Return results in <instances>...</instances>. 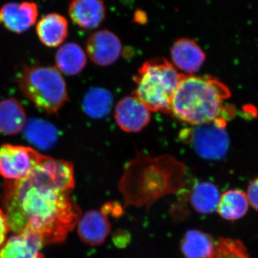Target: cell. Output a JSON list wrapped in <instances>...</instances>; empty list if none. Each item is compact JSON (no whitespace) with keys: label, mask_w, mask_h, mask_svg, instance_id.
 <instances>
[{"label":"cell","mask_w":258,"mask_h":258,"mask_svg":"<svg viewBox=\"0 0 258 258\" xmlns=\"http://www.w3.org/2000/svg\"><path fill=\"white\" fill-rule=\"evenodd\" d=\"M74 187L72 163L48 157L25 177L7 180L1 199L10 230L35 232L47 243L62 242L81 217L71 196Z\"/></svg>","instance_id":"6da1fadb"},{"label":"cell","mask_w":258,"mask_h":258,"mask_svg":"<svg viewBox=\"0 0 258 258\" xmlns=\"http://www.w3.org/2000/svg\"><path fill=\"white\" fill-rule=\"evenodd\" d=\"M230 96L228 87L214 76L185 75L173 99L171 114L191 125L217 123L226 126L235 114V108L226 105Z\"/></svg>","instance_id":"7a4b0ae2"},{"label":"cell","mask_w":258,"mask_h":258,"mask_svg":"<svg viewBox=\"0 0 258 258\" xmlns=\"http://www.w3.org/2000/svg\"><path fill=\"white\" fill-rule=\"evenodd\" d=\"M166 157L158 159H146L142 161L144 168L139 167L143 171L141 173L130 166L138 173L128 170L125 171L123 179L120 182V191L123 194L125 205H134L141 207L151 205L158 198L167 194L176 193L182 186L181 177L184 171L176 172L161 171L167 160Z\"/></svg>","instance_id":"3957f363"},{"label":"cell","mask_w":258,"mask_h":258,"mask_svg":"<svg viewBox=\"0 0 258 258\" xmlns=\"http://www.w3.org/2000/svg\"><path fill=\"white\" fill-rule=\"evenodd\" d=\"M184 76L164 57L150 59L134 76L137 88L132 96L150 111L171 114L173 99Z\"/></svg>","instance_id":"277c9868"},{"label":"cell","mask_w":258,"mask_h":258,"mask_svg":"<svg viewBox=\"0 0 258 258\" xmlns=\"http://www.w3.org/2000/svg\"><path fill=\"white\" fill-rule=\"evenodd\" d=\"M22 93L37 108L55 114L69 99L60 71L51 66H25L18 78Z\"/></svg>","instance_id":"5b68a950"},{"label":"cell","mask_w":258,"mask_h":258,"mask_svg":"<svg viewBox=\"0 0 258 258\" xmlns=\"http://www.w3.org/2000/svg\"><path fill=\"white\" fill-rule=\"evenodd\" d=\"M181 131L179 138L189 144L200 157L208 160L222 159L230 146L225 125L217 123L191 125Z\"/></svg>","instance_id":"8992f818"},{"label":"cell","mask_w":258,"mask_h":258,"mask_svg":"<svg viewBox=\"0 0 258 258\" xmlns=\"http://www.w3.org/2000/svg\"><path fill=\"white\" fill-rule=\"evenodd\" d=\"M45 157L30 147L4 144L0 147V175L9 181L22 179Z\"/></svg>","instance_id":"52a82bcc"},{"label":"cell","mask_w":258,"mask_h":258,"mask_svg":"<svg viewBox=\"0 0 258 258\" xmlns=\"http://www.w3.org/2000/svg\"><path fill=\"white\" fill-rule=\"evenodd\" d=\"M38 15L34 2L6 3L0 8V25L13 33L22 34L36 23Z\"/></svg>","instance_id":"ba28073f"},{"label":"cell","mask_w":258,"mask_h":258,"mask_svg":"<svg viewBox=\"0 0 258 258\" xmlns=\"http://www.w3.org/2000/svg\"><path fill=\"white\" fill-rule=\"evenodd\" d=\"M86 50L90 59L95 64L108 66L115 63L119 58L122 44L113 32L98 30L88 37Z\"/></svg>","instance_id":"9c48e42d"},{"label":"cell","mask_w":258,"mask_h":258,"mask_svg":"<svg viewBox=\"0 0 258 258\" xmlns=\"http://www.w3.org/2000/svg\"><path fill=\"white\" fill-rule=\"evenodd\" d=\"M114 117L123 132L137 133L150 122L151 111L136 97L126 96L117 103Z\"/></svg>","instance_id":"30bf717a"},{"label":"cell","mask_w":258,"mask_h":258,"mask_svg":"<svg viewBox=\"0 0 258 258\" xmlns=\"http://www.w3.org/2000/svg\"><path fill=\"white\" fill-rule=\"evenodd\" d=\"M70 18L83 30H93L104 20L106 8L103 0H71L69 5Z\"/></svg>","instance_id":"8fae6325"},{"label":"cell","mask_w":258,"mask_h":258,"mask_svg":"<svg viewBox=\"0 0 258 258\" xmlns=\"http://www.w3.org/2000/svg\"><path fill=\"white\" fill-rule=\"evenodd\" d=\"M171 57L176 69L192 75L203 66L206 55L192 39L182 37L176 40L171 47Z\"/></svg>","instance_id":"7c38bea8"},{"label":"cell","mask_w":258,"mask_h":258,"mask_svg":"<svg viewBox=\"0 0 258 258\" xmlns=\"http://www.w3.org/2000/svg\"><path fill=\"white\" fill-rule=\"evenodd\" d=\"M78 234L85 243L99 246L106 241L111 230L108 217L101 210L86 212L78 222Z\"/></svg>","instance_id":"4fadbf2b"},{"label":"cell","mask_w":258,"mask_h":258,"mask_svg":"<svg viewBox=\"0 0 258 258\" xmlns=\"http://www.w3.org/2000/svg\"><path fill=\"white\" fill-rule=\"evenodd\" d=\"M44 243L37 234L25 231L5 242L0 249V258H45L41 252Z\"/></svg>","instance_id":"5bb4252c"},{"label":"cell","mask_w":258,"mask_h":258,"mask_svg":"<svg viewBox=\"0 0 258 258\" xmlns=\"http://www.w3.org/2000/svg\"><path fill=\"white\" fill-rule=\"evenodd\" d=\"M69 22L56 13H48L37 23L36 32L40 41L48 47H57L69 36Z\"/></svg>","instance_id":"9a60e30c"},{"label":"cell","mask_w":258,"mask_h":258,"mask_svg":"<svg viewBox=\"0 0 258 258\" xmlns=\"http://www.w3.org/2000/svg\"><path fill=\"white\" fill-rule=\"evenodd\" d=\"M26 113L22 103L10 98L0 102V132L6 135L20 133L26 125Z\"/></svg>","instance_id":"2e32d148"},{"label":"cell","mask_w":258,"mask_h":258,"mask_svg":"<svg viewBox=\"0 0 258 258\" xmlns=\"http://www.w3.org/2000/svg\"><path fill=\"white\" fill-rule=\"evenodd\" d=\"M86 63V53L81 46L75 42L64 44L56 52V69L61 74L76 76L84 69Z\"/></svg>","instance_id":"e0dca14e"},{"label":"cell","mask_w":258,"mask_h":258,"mask_svg":"<svg viewBox=\"0 0 258 258\" xmlns=\"http://www.w3.org/2000/svg\"><path fill=\"white\" fill-rule=\"evenodd\" d=\"M220 193L215 184L208 181L196 183L189 192V203L194 210L202 215H209L217 210Z\"/></svg>","instance_id":"ac0fdd59"},{"label":"cell","mask_w":258,"mask_h":258,"mask_svg":"<svg viewBox=\"0 0 258 258\" xmlns=\"http://www.w3.org/2000/svg\"><path fill=\"white\" fill-rule=\"evenodd\" d=\"M215 245L211 236L203 231L193 229L185 232L180 249L185 258H208Z\"/></svg>","instance_id":"d6986e66"},{"label":"cell","mask_w":258,"mask_h":258,"mask_svg":"<svg viewBox=\"0 0 258 258\" xmlns=\"http://www.w3.org/2000/svg\"><path fill=\"white\" fill-rule=\"evenodd\" d=\"M247 195L240 190L232 189L225 191L220 197L219 214L227 220H235L244 216L248 210Z\"/></svg>","instance_id":"ffe728a7"},{"label":"cell","mask_w":258,"mask_h":258,"mask_svg":"<svg viewBox=\"0 0 258 258\" xmlns=\"http://www.w3.org/2000/svg\"><path fill=\"white\" fill-rule=\"evenodd\" d=\"M113 104V96L109 91L101 88H92L86 93L83 106L91 118L101 119L108 115Z\"/></svg>","instance_id":"44dd1931"},{"label":"cell","mask_w":258,"mask_h":258,"mask_svg":"<svg viewBox=\"0 0 258 258\" xmlns=\"http://www.w3.org/2000/svg\"><path fill=\"white\" fill-rule=\"evenodd\" d=\"M27 138L41 148H48L57 139L56 129L50 123L41 120H31L25 131Z\"/></svg>","instance_id":"7402d4cb"},{"label":"cell","mask_w":258,"mask_h":258,"mask_svg":"<svg viewBox=\"0 0 258 258\" xmlns=\"http://www.w3.org/2000/svg\"><path fill=\"white\" fill-rule=\"evenodd\" d=\"M208 258H249L243 246L237 241L221 239L214 247Z\"/></svg>","instance_id":"603a6c76"},{"label":"cell","mask_w":258,"mask_h":258,"mask_svg":"<svg viewBox=\"0 0 258 258\" xmlns=\"http://www.w3.org/2000/svg\"><path fill=\"white\" fill-rule=\"evenodd\" d=\"M100 210L107 217H108V215H111V216L116 217V218L121 217L123 214V208L118 202H108L105 204Z\"/></svg>","instance_id":"cb8c5ba5"},{"label":"cell","mask_w":258,"mask_h":258,"mask_svg":"<svg viewBox=\"0 0 258 258\" xmlns=\"http://www.w3.org/2000/svg\"><path fill=\"white\" fill-rule=\"evenodd\" d=\"M247 198L251 206L258 211V178L249 185Z\"/></svg>","instance_id":"d4e9b609"},{"label":"cell","mask_w":258,"mask_h":258,"mask_svg":"<svg viewBox=\"0 0 258 258\" xmlns=\"http://www.w3.org/2000/svg\"><path fill=\"white\" fill-rule=\"evenodd\" d=\"M113 243L116 247H126L131 241L130 234L126 230H118L115 232L113 237Z\"/></svg>","instance_id":"484cf974"},{"label":"cell","mask_w":258,"mask_h":258,"mask_svg":"<svg viewBox=\"0 0 258 258\" xmlns=\"http://www.w3.org/2000/svg\"><path fill=\"white\" fill-rule=\"evenodd\" d=\"M9 230L6 215H5L3 210L0 209V249L6 241L7 235H8Z\"/></svg>","instance_id":"4316f807"},{"label":"cell","mask_w":258,"mask_h":258,"mask_svg":"<svg viewBox=\"0 0 258 258\" xmlns=\"http://www.w3.org/2000/svg\"><path fill=\"white\" fill-rule=\"evenodd\" d=\"M135 20L137 23H144L147 21V18L146 16L145 13L142 11H137V13L135 15Z\"/></svg>","instance_id":"83f0119b"}]
</instances>
